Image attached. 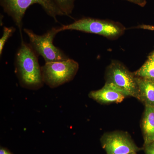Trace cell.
Returning <instances> with one entry per match:
<instances>
[{
	"label": "cell",
	"instance_id": "10",
	"mask_svg": "<svg viewBox=\"0 0 154 154\" xmlns=\"http://www.w3.org/2000/svg\"><path fill=\"white\" fill-rule=\"evenodd\" d=\"M144 145L154 142V107L146 106L142 121Z\"/></svg>",
	"mask_w": 154,
	"mask_h": 154
},
{
	"label": "cell",
	"instance_id": "13",
	"mask_svg": "<svg viewBox=\"0 0 154 154\" xmlns=\"http://www.w3.org/2000/svg\"><path fill=\"white\" fill-rule=\"evenodd\" d=\"M16 31V28L14 27H5L3 28V35L0 39V55L2 54L3 49L5 45L11 36Z\"/></svg>",
	"mask_w": 154,
	"mask_h": 154
},
{
	"label": "cell",
	"instance_id": "15",
	"mask_svg": "<svg viewBox=\"0 0 154 154\" xmlns=\"http://www.w3.org/2000/svg\"><path fill=\"white\" fill-rule=\"evenodd\" d=\"M126 1L134 3L141 7H145L147 3V0H126Z\"/></svg>",
	"mask_w": 154,
	"mask_h": 154
},
{
	"label": "cell",
	"instance_id": "16",
	"mask_svg": "<svg viewBox=\"0 0 154 154\" xmlns=\"http://www.w3.org/2000/svg\"><path fill=\"white\" fill-rule=\"evenodd\" d=\"M134 28H137V29H143V30H151V31H154V25H138V26L135 27Z\"/></svg>",
	"mask_w": 154,
	"mask_h": 154
},
{
	"label": "cell",
	"instance_id": "14",
	"mask_svg": "<svg viewBox=\"0 0 154 154\" xmlns=\"http://www.w3.org/2000/svg\"><path fill=\"white\" fill-rule=\"evenodd\" d=\"M143 149L145 154H154V142L143 146Z\"/></svg>",
	"mask_w": 154,
	"mask_h": 154
},
{
	"label": "cell",
	"instance_id": "19",
	"mask_svg": "<svg viewBox=\"0 0 154 154\" xmlns=\"http://www.w3.org/2000/svg\"><path fill=\"white\" fill-rule=\"evenodd\" d=\"M128 154H137V153H131Z\"/></svg>",
	"mask_w": 154,
	"mask_h": 154
},
{
	"label": "cell",
	"instance_id": "8",
	"mask_svg": "<svg viewBox=\"0 0 154 154\" xmlns=\"http://www.w3.org/2000/svg\"><path fill=\"white\" fill-rule=\"evenodd\" d=\"M89 96L91 99L102 104L120 103L127 97L118 88L107 83L100 90L91 91Z\"/></svg>",
	"mask_w": 154,
	"mask_h": 154
},
{
	"label": "cell",
	"instance_id": "12",
	"mask_svg": "<svg viewBox=\"0 0 154 154\" xmlns=\"http://www.w3.org/2000/svg\"><path fill=\"white\" fill-rule=\"evenodd\" d=\"M65 16L72 14L75 7V0H53Z\"/></svg>",
	"mask_w": 154,
	"mask_h": 154
},
{
	"label": "cell",
	"instance_id": "4",
	"mask_svg": "<svg viewBox=\"0 0 154 154\" xmlns=\"http://www.w3.org/2000/svg\"><path fill=\"white\" fill-rule=\"evenodd\" d=\"M24 32L28 36L30 44L37 56H41L45 63L67 60L69 58L64 52L56 47L53 41L59 28H52L42 35L36 34L30 29L24 28Z\"/></svg>",
	"mask_w": 154,
	"mask_h": 154
},
{
	"label": "cell",
	"instance_id": "18",
	"mask_svg": "<svg viewBox=\"0 0 154 154\" xmlns=\"http://www.w3.org/2000/svg\"><path fill=\"white\" fill-rule=\"evenodd\" d=\"M149 57H150L153 60H154V51L151 53L150 54V55L149 56Z\"/></svg>",
	"mask_w": 154,
	"mask_h": 154
},
{
	"label": "cell",
	"instance_id": "9",
	"mask_svg": "<svg viewBox=\"0 0 154 154\" xmlns=\"http://www.w3.org/2000/svg\"><path fill=\"white\" fill-rule=\"evenodd\" d=\"M139 99L146 106L154 107V80L136 77Z\"/></svg>",
	"mask_w": 154,
	"mask_h": 154
},
{
	"label": "cell",
	"instance_id": "3",
	"mask_svg": "<svg viewBox=\"0 0 154 154\" xmlns=\"http://www.w3.org/2000/svg\"><path fill=\"white\" fill-rule=\"evenodd\" d=\"M34 4L41 6L49 17L57 22L58 16H65L53 0H0L4 12L12 18L22 38L23 19L28 8Z\"/></svg>",
	"mask_w": 154,
	"mask_h": 154
},
{
	"label": "cell",
	"instance_id": "1",
	"mask_svg": "<svg viewBox=\"0 0 154 154\" xmlns=\"http://www.w3.org/2000/svg\"><path fill=\"white\" fill-rule=\"evenodd\" d=\"M16 69L22 85L29 88H38L43 81L38 56L30 44L22 40L15 57Z\"/></svg>",
	"mask_w": 154,
	"mask_h": 154
},
{
	"label": "cell",
	"instance_id": "5",
	"mask_svg": "<svg viewBox=\"0 0 154 154\" xmlns=\"http://www.w3.org/2000/svg\"><path fill=\"white\" fill-rule=\"evenodd\" d=\"M79 69L78 63L70 58L45 63L41 67L43 82L50 88H57L72 81Z\"/></svg>",
	"mask_w": 154,
	"mask_h": 154
},
{
	"label": "cell",
	"instance_id": "17",
	"mask_svg": "<svg viewBox=\"0 0 154 154\" xmlns=\"http://www.w3.org/2000/svg\"><path fill=\"white\" fill-rule=\"evenodd\" d=\"M0 154H12L10 151L5 148L1 147L0 149Z\"/></svg>",
	"mask_w": 154,
	"mask_h": 154
},
{
	"label": "cell",
	"instance_id": "7",
	"mask_svg": "<svg viewBox=\"0 0 154 154\" xmlns=\"http://www.w3.org/2000/svg\"><path fill=\"white\" fill-rule=\"evenodd\" d=\"M101 145L107 154H128L137 153L142 149L135 143L128 134L114 131L103 135Z\"/></svg>",
	"mask_w": 154,
	"mask_h": 154
},
{
	"label": "cell",
	"instance_id": "11",
	"mask_svg": "<svg viewBox=\"0 0 154 154\" xmlns=\"http://www.w3.org/2000/svg\"><path fill=\"white\" fill-rule=\"evenodd\" d=\"M134 73L136 77L154 80V60L148 57L142 66Z\"/></svg>",
	"mask_w": 154,
	"mask_h": 154
},
{
	"label": "cell",
	"instance_id": "6",
	"mask_svg": "<svg viewBox=\"0 0 154 154\" xmlns=\"http://www.w3.org/2000/svg\"><path fill=\"white\" fill-rule=\"evenodd\" d=\"M106 82L119 89L126 96L139 99L138 87L134 73L130 71L118 61H113L107 67L105 74Z\"/></svg>",
	"mask_w": 154,
	"mask_h": 154
},
{
	"label": "cell",
	"instance_id": "2",
	"mask_svg": "<svg viewBox=\"0 0 154 154\" xmlns=\"http://www.w3.org/2000/svg\"><path fill=\"white\" fill-rule=\"evenodd\" d=\"M66 30L97 34L115 40L123 35L126 28L121 23L112 20L84 17L59 28L60 32Z\"/></svg>",
	"mask_w": 154,
	"mask_h": 154
}]
</instances>
